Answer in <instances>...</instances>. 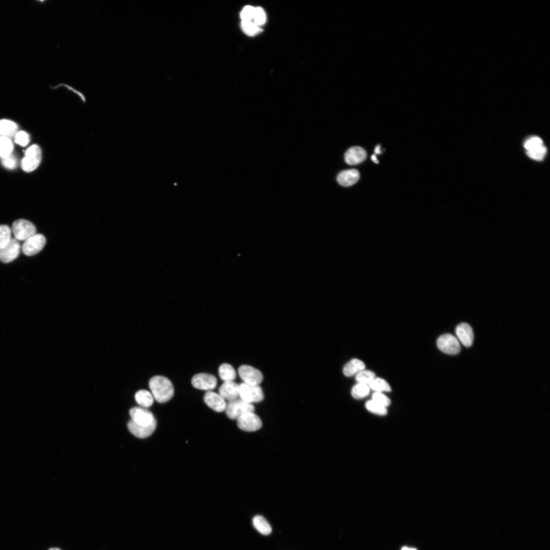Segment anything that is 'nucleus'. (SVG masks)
I'll list each match as a JSON object with an SVG mask.
<instances>
[{
	"instance_id": "423d86ee",
	"label": "nucleus",
	"mask_w": 550,
	"mask_h": 550,
	"mask_svg": "<svg viewBox=\"0 0 550 550\" xmlns=\"http://www.w3.org/2000/svg\"><path fill=\"white\" fill-rule=\"evenodd\" d=\"M241 378L244 383L251 385H259L264 379L262 372L251 366L244 365L238 370Z\"/></svg>"
},
{
	"instance_id": "4468645a",
	"label": "nucleus",
	"mask_w": 550,
	"mask_h": 550,
	"mask_svg": "<svg viewBox=\"0 0 550 550\" xmlns=\"http://www.w3.org/2000/svg\"><path fill=\"white\" fill-rule=\"evenodd\" d=\"M156 420H155L152 424L147 426H143L137 425L133 420H131L128 424L129 431L135 436L141 439L146 438L150 436L154 432L156 427Z\"/></svg>"
},
{
	"instance_id": "6ab92c4d",
	"label": "nucleus",
	"mask_w": 550,
	"mask_h": 550,
	"mask_svg": "<svg viewBox=\"0 0 550 550\" xmlns=\"http://www.w3.org/2000/svg\"><path fill=\"white\" fill-rule=\"evenodd\" d=\"M18 126L14 122L3 119L0 120V135L2 137L11 138L18 133Z\"/></svg>"
},
{
	"instance_id": "1a4fd4ad",
	"label": "nucleus",
	"mask_w": 550,
	"mask_h": 550,
	"mask_svg": "<svg viewBox=\"0 0 550 550\" xmlns=\"http://www.w3.org/2000/svg\"><path fill=\"white\" fill-rule=\"evenodd\" d=\"M437 345L441 351L448 355H456L461 349L457 338L450 334L441 336L437 340Z\"/></svg>"
},
{
	"instance_id": "79ce46f5",
	"label": "nucleus",
	"mask_w": 550,
	"mask_h": 550,
	"mask_svg": "<svg viewBox=\"0 0 550 550\" xmlns=\"http://www.w3.org/2000/svg\"><path fill=\"white\" fill-rule=\"evenodd\" d=\"M49 550H61V549L58 548H57V547H53V548H51L49 549Z\"/></svg>"
},
{
	"instance_id": "cd10ccee",
	"label": "nucleus",
	"mask_w": 550,
	"mask_h": 550,
	"mask_svg": "<svg viewBox=\"0 0 550 550\" xmlns=\"http://www.w3.org/2000/svg\"><path fill=\"white\" fill-rule=\"evenodd\" d=\"M241 27L244 32L250 36H256L261 32L260 27L252 21H242Z\"/></svg>"
},
{
	"instance_id": "c756f323",
	"label": "nucleus",
	"mask_w": 550,
	"mask_h": 550,
	"mask_svg": "<svg viewBox=\"0 0 550 550\" xmlns=\"http://www.w3.org/2000/svg\"><path fill=\"white\" fill-rule=\"evenodd\" d=\"M366 409L370 412L379 415H385L387 413L386 407L380 405L372 400L368 401L365 405Z\"/></svg>"
},
{
	"instance_id": "72a5a7b5",
	"label": "nucleus",
	"mask_w": 550,
	"mask_h": 550,
	"mask_svg": "<svg viewBox=\"0 0 550 550\" xmlns=\"http://www.w3.org/2000/svg\"><path fill=\"white\" fill-rule=\"evenodd\" d=\"M254 22H255L259 26L263 25L265 24L267 18L266 15L264 10L261 8H256L255 17H254Z\"/></svg>"
},
{
	"instance_id": "e433bc0d",
	"label": "nucleus",
	"mask_w": 550,
	"mask_h": 550,
	"mask_svg": "<svg viewBox=\"0 0 550 550\" xmlns=\"http://www.w3.org/2000/svg\"><path fill=\"white\" fill-rule=\"evenodd\" d=\"M3 165L9 169H14L17 166V160L12 154L7 158L2 159Z\"/></svg>"
},
{
	"instance_id": "c85d7f7f",
	"label": "nucleus",
	"mask_w": 550,
	"mask_h": 550,
	"mask_svg": "<svg viewBox=\"0 0 550 550\" xmlns=\"http://www.w3.org/2000/svg\"><path fill=\"white\" fill-rule=\"evenodd\" d=\"M375 377V374L373 372L364 369L356 375V379L358 383L368 385Z\"/></svg>"
},
{
	"instance_id": "bb28decb",
	"label": "nucleus",
	"mask_w": 550,
	"mask_h": 550,
	"mask_svg": "<svg viewBox=\"0 0 550 550\" xmlns=\"http://www.w3.org/2000/svg\"><path fill=\"white\" fill-rule=\"evenodd\" d=\"M12 229L7 225H0V249L4 248L10 242Z\"/></svg>"
},
{
	"instance_id": "a211bd4d",
	"label": "nucleus",
	"mask_w": 550,
	"mask_h": 550,
	"mask_svg": "<svg viewBox=\"0 0 550 550\" xmlns=\"http://www.w3.org/2000/svg\"><path fill=\"white\" fill-rule=\"evenodd\" d=\"M360 179V173L356 169L343 171L338 175L337 180L340 185L348 187L356 184Z\"/></svg>"
},
{
	"instance_id": "393cba45",
	"label": "nucleus",
	"mask_w": 550,
	"mask_h": 550,
	"mask_svg": "<svg viewBox=\"0 0 550 550\" xmlns=\"http://www.w3.org/2000/svg\"><path fill=\"white\" fill-rule=\"evenodd\" d=\"M13 148V144L10 138L0 136V156L2 159L12 154Z\"/></svg>"
},
{
	"instance_id": "a19ab883",
	"label": "nucleus",
	"mask_w": 550,
	"mask_h": 550,
	"mask_svg": "<svg viewBox=\"0 0 550 550\" xmlns=\"http://www.w3.org/2000/svg\"><path fill=\"white\" fill-rule=\"evenodd\" d=\"M402 550H417L415 548H410L407 546H404L402 548Z\"/></svg>"
},
{
	"instance_id": "f257e3e1",
	"label": "nucleus",
	"mask_w": 550,
	"mask_h": 550,
	"mask_svg": "<svg viewBox=\"0 0 550 550\" xmlns=\"http://www.w3.org/2000/svg\"><path fill=\"white\" fill-rule=\"evenodd\" d=\"M149 386L155 400L159 403H165L174 397L175 389L170 379L156 375L150 378Z\"/></svg>"
},
{
	"instance_id": "7c9ffc66",
	"label": "nucleus",
	"mask_w": 550,
	"mask_h": 550,
	"mask_svg": "<svg viewBox=\"0 0 550 550\" xmlns=\"http://www.w3.org/2000/svg\"><path fill=\"white\" fill-rule=\"evenodd\" d=\"M546 153V148L543 145L534 150L527 151V155L536 161H541Z\"/></svg>"
},
{
	"instance_id": "c9c22d12",
	"label": "nucleus",
	"mask_w": 550,
	"mask_h": 550,
	"mask_svg": "<svg viewBox=\"0 0 550 550\" xmlns=\"http://www.w3.org/2000/svg\"><path fill=\"white\" fill-rule=\"evenodd\" d=\"M15 142L22 146H26L29 142V136L25 132H19L15 136Z\"/></svg>"
},
{
	"instance_id": "5701e85b",
	"label": "nucleus",
	"mask_w": 550,
	"mask_h": 550,
	"mask_svg": "<svg viewBox=\"0 0 550 550\" xmlns=\"http://www.w3.org/2000/svg\"><path fill=\"white\" fill-rule=\"evenodd\" d=\"M254 527L261 534L269 535L272 531V527L267 520L261 516H257L253 520Z\"/></svg>"
},
{
	"instance_id": "58836bf2",
	"label": "nucleus",
	"mask_w": 550,
	"mask_h": 550,
	"mask_svg": "<svg viewBox=\"0 0 550 550\" xmlns=\"http://www.w3.org/2000/svg\"><path fill=\"white\" fill-rule=\"evenodd\" d=\"M381 152H382L381 150H380V145H377L376 146L375 149H374L375 154H380V153H381Z\"/></svg>"
},
{
	"instance_id": "9d476101",
	"label": "nucleus",
	"mask_w": 550,
	"mask_h": 550,
	"mask_svg": "<svg viewBox=\"0 0 550 550\" xmlns=\"http://www.w3.org/2000/svg\"><path fill=\"white\" fill-rule=\"evenodd\" d=\"M192 384L196 389L209 391L216 388L217 379L212 374L205 373H199L193 377Z\"/></svg>"
},
{
	"instance_id": "6e6552de",
	"label": "nucleus",
	"mask_w": 550,
	"mask_h": 550,
	"mask_svg": "<svg viewBox=\"0 0 550 550\" xmlns=\"http://www.w3.org/2000/svg\"><path fill=\"white\" fill-rule=\"evenodd\" d=\"M46 244V239L44 235L36 233L25 241L22 250L25 256L32 257L39 253Z\"/></svg>"
},
{
	"instance_id": "39448f33",
	"label": "nucleus",
	"mask_w": 550,
	"mask_h": 550,
	"mask_svg": "<svg viewBox=\"0 0 550 550\" xmlns=\"http://www.w3.org/2000/svg\"><path fill=\"white\" fill-rule=\"evenodd\" d=\"M240 386V397L243 401L252 404L259 403L264 399V395L260 385H251L241 383Z\"/></svg>"
},
{
	"instance_id": "a878e982",
	"label": "nucleus",
	"mask_w": 550,
	"mask_h": 550,
	"mask_svg": "<svg viewBox=\"0 0 550 550\" xmlns=\"http://www.w3.org/2000/svg\"><path fill=\"white\" fill-rule=\"evenodd\" d=\"M370 392V388L368 385L358 383L352 389V396L354 399L359 400L368 396Z\"/></svg>"
},
{
	"instance_id": "0eeeda50",
	"label": "nucleus",
	"mask_w": 550,
	"mask_h": 550,
	"mask_svg": "<svg viewBox=\"0 0 550 550\" xmlns=\"http://www.w3.org/2000/svg\"><path fill=\"white\" fill-rule=\"evenodd\" d=\"M238 426L241 430L252 432L261 429L263 423L261 418L254 412L243 415L238 420Z\"/></svg>"
},
{
	"instance_id": "7ed1b4c3",
	"label": "nucleus",
	"mask_w": 550,
	"mask_h": 550,
	"mask_svg": "<svg viewBox=\"0 0 550 550\" xmlns=\"http://www.w3.org/2000/svg\"><path fill=\"white\" fill-rule=\"evenodd\" d=\"M255 410V407L252 404L247 403L241 399H235L227 403L225 411L229 418L238 420L243 415L249 412H254Z\"/></svg>"
},
{
	"instance_id": "4c0bfd02",
	"label": "nucleus",
	"mask_w": 550,
	"mask_h": 550,
	"mask_svg": "<svg viewBox=\"0 0 550 550\" xmlns=\"http://www.w3.org/2000/svg\"><path fill=\"white\" fill-rule=\"evenodd\" d=\"M64 87L65 88H66V89H69V91H71V92H73V93H74L75 94H76V95H78V96H79V97H80L81 98V100H82V101H83V102H84V103H85V102H86V98H85L84 96H83V95H82V94H81V93H80V92H77V91H75V90L74 89H73V88H71V87H69V86H67V85H64Z\"/></svg>"
},
{
	"instance_id": "f8f14e48",
	"label": "nucleus",
	"mask_w": 550,
	"mask_h": 550,
	"mask_svg": "<svg viewBox=\"0 0 550 550\" xmlns=\"http://www.w3.org/2000/svg\"><path fill=\"white\" fill-rule=\"evenodd\" d=\"M130 414L131 420L136 424L140 426H149L156 420L149 410L143 407H135L131 409Z\"/></svg>"
},
{
	"instance_id": "4be33fe9",
	"label": "nucleus",
	"mask_w": 550,
	"mask_h": 550,
	"mask_svg": "<svg viewBox=\"0 0 550 550\" xmlns=\"http://www.w3.org/2000/svg\"><path fill=\"white\" fill-rule=\"evenodd\" d=\"M135 400L141 407L145 408L151 407L154 402L153 396L145 390L138 391L135 395Z\"/></svg>"
},
{
	"instance_id": "f03ea898",
	"label": "nucleus",
	"mask_w": 550,
	"mask_h": 550,
	"mask_svg": "<svg viewBox=\"0 0 550 550\" xmlns=\"http://www.w3.org/2000/svg\"><path fill=\"white\" fill-rule=\"evenodd\" d=\"M42 153L39 146L36 144L32 145L26 150L25 156L22 161L23 170L27 173L35 171L40 165Z\"/></svg>"
},
{
	"instance_id": "ea45409f",
	"label": "nucleus",
	"mask_w": 550,
	"mask_h": 550,
	"mask_svg": "<svg viewBox=\"0 0 550 550\" xmlns=\"http://www.w3.org/2000/svg\"><path fill=\"white\" fill-rule=\"evenodd\" d=\"M371 160H372V161H373V162L374 163H376V164H378V160H377V158H376V156H375V154H373V155H372V156H371Z\"/></svg>"
},
{
	"instance_id": "f704fd0d",
	"label": "nucleus",
	"mask_w": 550,
	"mask_h": 550,
	"mask_svg": "<svg viewBox=\"0 0 550 550\" xmlns=\"http://www.w3.org/2000/svg\"><path fill=\"white\" fill-rule=\"evenodd\" d=\"M256 8L251 6H246L241 13L242 21H252L255 17Z\"/></svg>"
},
{
	"instance_id": "b1692460",
	"label": "nucleus",
	"mask_w": 550,
	"mask_h": 550,
	"mask_svg": "<svg viewBox=\"0 0 550 550\" xmlns=\"http://www.w3.org/2000/svg\"><path fill=\"white\" fill-rule=\"evenodd\" d=\"M370 389L376 392H390L391 387L385 380L382 378L375 377L368 384Z\"/></svg>"
},
{
	"instance_id": "412c9836",
	"label": "nucleus",
	"mask_w": 550,
	"mask_h": 550,
	"mask_svg": "<svg viewBox=\"0 0 550 550\" xmlns=\"http://www.w3.org/2000/svg\"><path fill=\"white\" fill-rule=\"evenodd\" d=\"M219 374L224 382L233 381L237 376L235 369L232 366L228 363H224L220 365L219 368Z\"/></svg>"
},
{
	"instance_id": "2eb2a0df",
	"label": "nucleus",
	"mask_w": 550,
	"mask_h": 550,
	"mask_svg": "<svg viewBox=\"0 0 550 550\" xmlns=\"http://www.w3.org/2000/svg\"><path fill=\"white\" fill-rule=\"evenodd\" d=\"M204 401L207 406L215 412L220 413L225 411L227 405L225 401L214 392L209 391L206 392Z\"/></svg>"
},
{
	"instance_id": "ddd939ff",
	"label": "nucleus",
	"mask_w": 550,
	"mask_h": 550,
	"mask_svg": "<svg viewBox=\"0 0 550 550\" xmlns=\"http://www.w3.org/2000/svg\"><path fill=\"white\" fill-rule=\"evenodd\" d=\"M455 333L460 343L466 347H471L474 341V333L472 327L467 323H461L456 328Z\"/></svg>"
},
{
	"instance_id": "473e14b6",
	"label": "nucleus",
	"mask_w": 550,
	"mask_h": 550,
	"mask_svg": "<svg viewBox=\"0 0 550 550\" xmlns=\"http://www.w3.org/2000/svg\"><path fill=\"white\" fill-rule=\"evenodd\" d=\"M372 400L386 408L391 404L390 399L381 392L374 393L372 396Z\"/></svg>"
},
{
	"instance_id": "9b49d317",
	"label": "nucleus",
	"mask_w": 550,
	"mask_h": 550,
	"mask_svg": "<svg viewBox=\"0 0 550 550\" xmlns=\"http://www.w3.org/2000/svg\"><path fill=\"white\" fill-rule=\"evenodd\" d=\"M21 249L19 241L12 238L6 246L0 249V261L5 264L13 262L19 256Z\"/></svg>"
},
{
	"instance_id": "20e7f679",
	"label": "nucleus",
	"mask_w": 550,
	"mask_h": 550,
	"mask_svg": "<svg viewBox=\"0 0 550 550\" xmlns=\"http://www.w3.org/2000/svg\"><path fill=\"white\" fill-rule=\"evenodd\" d=\"M12 231L18 241H26L36 234V228L31 222L19 219L14 222Z\"/></svg>"
},
{
	"instance_id": "aec40b11",
	"label": "nucleus",
	"mask_w": 550,
	"mask_h": 550,
	"mask_svg": "<svg viewBox=\"0 0 550 550\" xmlns=\"http://www.w3.org/2000/svg\"><path fill=\"white\" fill-rule=\"evenodd\" d=\"M365 365L364 362L357 359H353L348 362L344 367V374L348 377L357 374L364 370Z\"/></svg>"
},
{
	"instance_id": "dca6fc26",
	"label": "nucleus",
	"mask_w": 550,
	"mask_h": 550,
	"mask_svg": "<svg viewBox=\"0 0 550 550\" xmlns=\"http://www.w3.org/2000/svg\"><path fill=\"white\" fill-rule=\"evenodd\" d=\"M219 395L229 402L237 399L240 396V386L233 381L225 382L220 387Z\"/></svg>"
},
{
	"instance_id": "2f4dec72",
	"label": "nucleus",
	"mask_w": 550,
	"mask_h": 550,
	"mask_svg": "<svg viewBox=\"0 0 550 550\" xmlns=\"http://www.w3.org/2000/svg\"><path fill=\"white\" fill-rule=\"evenodd\" d=\"M543 145L542 140L538 137H533L527 140L524 143V147L527 151L534 150Z\"/></svg>"
},
{
	"instance_id": "f3484780",
	"label": "nucleus",
	"mask_w": 550,
	"mask_h": 550,
	"mask_svg": "<svg viewBox=\"0 0 550 550\" xmlns=\"http://www.w3.org/2000/svg\"><path fill=\"white\" fill-rule=\"evenodd\" d=\"M367 153L362 147L355 146L350 148L345 153L346 162L350 165H356L363 162L366 158Z\"/></svg>"
}]
</instances>
